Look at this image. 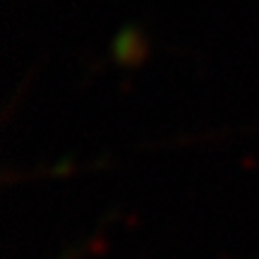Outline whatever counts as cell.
Returning <instances> with one entry per match:
<instances>
[{"label":"cell","mask_w":259,"mask_h":259,"mask_svg":"<svg viewBox=\"0 0 259 259\" xmlns=\"http://www.w3.org/2000/svg\"><path fill=\"white\" fill-rule=\"evenodd\" d=\"M142 51H144V38H142L139 27H135V24L122 27L118 38L113 41V53L125 60V58H137Z\"/></svg>","instance_id":"cell-1"}]
</instances>
